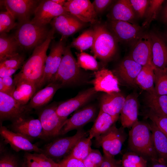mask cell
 Returning a JSON list of instances; mask_svg holds the SVG:
<instances>
[{
  "label": "cell",
  "instance_id": "obj_18",
  "mask_svg": "<svg viewBox=\"0 0 167 167\" xmlns=\"http://www.w3.org/2000/svg\"><path fill=\"white\" fill-rule=\"evenodd\" d=\"M0 134L4 142L9 144L16 152L23 151L42 153L43 150L36 144L32 143L28 138L19 133H15L1 125Z\"/></svg>",
  "mask_w": 167,
  "mask_h": 167
},
{
  "label": "cell",
  "instance_id": "obj_39",
  "mask_svg": "<svg viewBox=\"0 0 167 167\" xmlns=\"http://www.w3.org/2000/svg\"><path fill=\"white\" fill-rule=\"evenodd\" d=\"M165 1L163 0H149L144 17V21L142 24L143 27H148L157 18Z\"/></svg>",
  "mask_w": 167,
  "mask_h": 167
},
{
  "label": "cell",
  "instance_id": "obj_3",
  "mask_svg": "<svg viewBox=\"0 0 167 167\" xmlns=\"http://www.w3.org/2000/svg\"><path fill=\"white\" fill-rule=\"evenodd\" d=\"M49 30L30 21L18 24L14 36L20 48L29 50L42 44L46 39Z\"/></svg>",
  "mask_w": 167,
  "mask_h": 167
},
{
  "label": "cell",
  "instance_id": "obj_9",
  "mask_svg": "<svg viewBox=\"0 0 167 167\" xmlns=\"http://www.w3.org/2000/svg\"><path fill=\"white\" fill-rule=\"evenodd\" d=\"M107 27L118 41L131 46L144 33L139 26L126 21L109 19Z\"/></svg>",
  "mask_w": 167,
  "mask_h": 167
},
{
  "label": "cell",
  "instance_id": "obj_31",
  "mask_svg": "<svg viewBox=\"0 0 167 167\" xmlns=\"http://www.w3.org/2000/svg\"><path fill=\"white\" fill-rule=\"evenodd\" d=\"M150 126L154 147L158 157L167 163V136L152 122Z\"/></svg>",
  "mask_w": 167,
  "mask_h": 167
},
{
  "label": "cell",
  "instance_id": "obj_51",
  "mask_svg": "<svg viewBox=\"0 0 167 167\" xmlns=\"http://www.w3.org/2000/svg\"><path fill=\"white\" fill-rule=\"evenodd\" d=\"M17 70V69H11L0 66V77L2 78L12 76Z\"/></svg>",
  "mask_w": 167,
  "mask_h": 167
},
{
  "label": "cell",
  "instance_id": "obj_33",
  "mask_svg": "<svg viewBox=\"0 0 167 167\" xmlns=\"http://www.w3.org/2000/svg\"><path fill=\"white\" fill-rule=\"evenodd\" d=\"M145 101L150 110L159 114L167 116V95L157 94L155 91L147 92Z\"/></svg>",
  "mask_w": 167,
  "mask_h": 167
},
{
  "label": "cell",
  "instance_id": "obj_24",
  "mask_svg": "<svg viewBox=\"0 0 167 167\" xmlns=\"http://www.w3.org/2000/svg\"><path fill=\"white\" fill-rule=\"evenodd\" d=\"M125 100L124 96L120 92L105 93L100 98V110L109 114L117 121Z\"/></svg>",
  "mask_w": 167,
  "mask_h": 167
},
{
  "label": "cell",
  "instance_id": "obj_6",
  "mask_svg": "<svg viewBox=\"0 0 167 167\" xmlns=\"http://www.w3.org/2000/svg\"><path fill=\"white\" fill-rule=\"evenodd\" d=\"M86 135L85 131L79 129L72 136L58 139L47 144L42 149V153L58 163L69 155L77 142Z\"/></svg>",
  "mask_w": 167,
  "mask_h": 167
},
{
  "label": "cell",
  "instance_id": "obj_26",
  "mask_svg": "<svg viewBox=\"0 0 167 167\" xmlns=\"http://www.w3.org/2000/svg\"><path fill=\"white\" fill-rule=\"evenodd\" d=\"M14 79L15 86L11 96L20 104H28L37 90L36 86L24 79L14 77Z\"/></svg>",
  "mask_w": 167,
  "mask_h": 167
},
{
  "label": "cell",
  "instance_id": "obj_40",
  "mask_svg": "<svg viewBox=\"0 0 167 167\" xmlns=\"http://www.w3.org/2000/svg\"><path fill=\"white\" fill-rule=\"evenodd\" d=\"M78 64L80 68L85 70L97 71L98 63L94 57L84 52H75Z\"/></svg>",
  "mask_w": 167,
  "mask_h": 167
},
{
  "label": "cell",
  "instance_id": "obj_22",
  "mask_svg": "<svg viewBox=\"0 0 167 167\" xmlns=\"http://www.w3.org/2000/svg\"><path fill=\"white\" fill-rule=\"evenodd\" d=\"M142 67L128 56L118 64L114 71V74L124 83L134 86L137 85L136 79Z\"/></svg>",
  "mask_w": 167,
  "mask_h": 167
},
{
  "label": "cell",
  "instance_id": "obj_45",
  "mask_svg": "<svg viewBox=\"0 0 167 167\" xmlns=\"http://www.w3.org/2000/svg\"><path fill=\"white\" fill-rule=\"evenodd\" d=\"M129 1L136 17L141 19L144 18L149 0H130Z\"/></svg>",
  "mask_w": 167,
  "mask_h": 167
},
{
  "label": "cell",
  "instance_id": "obj_27",
  "mask_svg": "<svg viewBox=\"0 0 167 167\" xmlns=\"http://www.w3.org/2000/svg\"><path fill=\"white\" fill-rule=\"evenodd\" d=\"M107 16L110 20H121L135 24L136 17L129 0H120L114 5Z\"/></svg>",
  "mask_w": 167,
  "mask_h": 167
},
{
  "label": "cell",
  "instance_id": "obj_38",
  "mask_svg": "<svg viewBox=\"0 0 167 167\" xmlns=\"http://www.w3.org/2000/svg\"><path fill=\"white\" fill-rule=\"evenodd\" d=\"M154 89L160 95H167V67L159 69L155 67Z\"/></svg>",
  "mask_w": 167,
  "mask_h": 167
},
{
  "label": "cell",
  "instance_id": "obj_16",
  "mask_svg": "<svg viewBox=\"0 0 167 167\" xmlns=\"http://www.w3.org/2000/svg\"><path fill=\"white\" fill-rule=\"evenodd\" d=\"M63 7L66 11L82 22L95 23L97 14L89 0H67Z\"/></svg>",
  "mask_w": 167,
  "mask_h": 167
},
{
  "label": "cell",
  "instance_id": "obj_29",
  "mask_svg": "<svg viewBox=\"0 0 167 167\" xmlns=\"http://www.w3.org/2000/svg\"><path fill=\"white\" fill-rule=\"evenodd\" d=\"M117 121L108 113L100 110L94 123L89 131L91 139L96 138L107 131Z\"/></svg>",
  "mask_w": 167,
  "mask_h": 167
},
{
  "label": "cell",
  "instance_id": "obj_1",
  "mask_svg": "<svg viewBox=\"0 0 167 167\" xmlns=\"http://www.w3.org/2000/svg\"><path fill=\"white\" fill-rule=\"evenodd\" d=\"M55 31L52 28L49 30L45 40L34 49L29 58L25 61L20 71L14 77L23 78L34 84L37 90L43 77L46 53L51 42L54 38Z\"/></svg>",
  "mask_w": 167,
  "mask_h": 167
},
{
  "label": "cell",
  "instance_id": "obj_23",
  "mask_svg": "<svg viewBox=\"0 0 167 167\" xmlns=\"http://www.w3.org/2000/svg\"><path fill=\"white\" fill-rule=\"evenodd\" d=\"M152 44V62L159 69L167 67V44L164 38L155 32H149Z\"/></svg>",
  "mask_w": 167,
  "mask_h": 167
},
{
  "label": "cell",
  "instance_id": "obj_34",
  "mask_svg": "<svg viewBox=\"0 0 167 167\" xmlns=\"http://www.w3.org/2000/svg\"><path fill=\"white\" fill-rule=\"evenodd\" d=\"M20 48L14 36L6 33L0 35V61L18 53Z\"/></svg>",
  "mask_w": 167,
  "mask_h": 167
},
{
  "label": "cell",
  "instance_id": "obj_35",
  "mask_svg": "<svg viewBox=\"0 0 167 167\" xmlns=\"http://www.w3.org/2000/svg\"><path fill=\"white\" fill-rule=\"evenodd\" d=\"M95 32L93 28L84 32L71 42L70 47L74 48L80 52L92 48L94 42Z\"/></svg>",
  "mask_w": 167,
  "mask_h": 167
},
{
  "label": "cell",
  "instance_id": "obj_5",
  "mask_svg": "<svg viewBox=\"0 0 167 167\" xmlns=\"http://www.w3.org/2000/svg\"><path fill=\"white\" fill-rule=\"evenodd\" d=\"M93 29L95 37L91 49L94 57L102 61H107L114 55L118 41L107 26L97 25Z\"/></svg>",
  "mask_w": 167,
  "mask_h": 167
},
{
  "label": "cell",
  "instance_id": "obj_42",
  "mask_svg": "<svg viewBox=\"0 0 167 167\" xmlns=\"http://www.w3.org/2000/svg\"><path fill=\"white\" fill-rule=\"evenodd\" d=\"M146 116L167 136V116L159 114L150 109L147 112Z\"/></svg>",
  "mask_w": 167,
  "mask_h": 167
},
{
  "label": "cell",
  "instance_id": "obj_44",
  "mask_svg": "<svg viewBox=\"0 0 167 167\" xmlns=\"http://www.w3.org/2000/svg\"><path fill=\"white\" fill-rule=\"evenodd\" d=\"M103 159V156L99 150L92 149L83 161L85 167H100Z\"/></svg>",
  "mask_w": 167,
  "mask_h": 167
},
{
  "label": "cell",
  "instance_id": "obj_30",
  "mask_svg": "<svg viewBox=\"0 0 167 167\" xmlns=\"http://www.w3.org/2000/svg\"><path fill=\"white\" fill-rule=\"evenodd\" d=\"M20 167H60L58 163L42 153L26 152L24 154Z\"/></svg>",
  "mask_w": 167,
  "mask_h": 167
},
{
  "label": "cell",
  "instance_id": "obj_21",
  "mask_svg": "<svg viewBox=\"0 0 167 167\" xmlns=\"http://www.w3.org/2000/svg\"><path fill=\"white\" fill-rule=\"evenodd\" d=\"M92 83L96 92L110 93L120 92L118 79L111 71L104 68L94 72Z\"/></svg>",
  "mask_w": 167,
  "mask_h": 167
},
{
  "label": "cell",
  "instance_id": "obj_49",
  "mask_svg": "<svg viewBox=\"0 0 167 167\" xmlns=\"http://www.w3.org/2000/svg\"><path fill=\"white\" fill-rule=\"evenodd\" d=\"M100 167H122L121 162L113 157L103 155V159Z\"/></svg>",
  "mask_w": 167,
  "mask_h": 167
},
{
  "label": "cell",
  "instance_id": "obj_12",
  "mask_svg": "<svg viewBox=\"0 0 167 167\" xmlns=\"http://www.w3.org/2000/svg\"><path fill=\"white\" fill-rule=\"evenodd\" d=\"M1 2L9 12L21 24L30 21V17L40 1L34 0H4Z\"/></svg>",
  "mask_w": 167,
  "mask_h": 167
},
{
  "label": "cell",
  "instance_id": "obj_37",
  "mask_svg": "<svg viewBox=\"0 0 167 167\" xmlns=\"http://www.w3.org/2000/svg\"><path fill=\"white\" fill-rule=\"evenodd\" d=\"M121 163L122 167H148L146 158L131 151L123 155Z\"/></svg>",
  "mask_w": 167,
  "mask_h": 167
},
{
  "label": "cell",
  "instance_id": "obj_10",
  "mask_svg": "<svg viewBox=\"0 0 167 167\" xmlns=\"http://www.w3.org/2000/svg\"><path fill=\"white\" fill-rule=\"evenodd\" d=\"M32 109L28 104H21L11 95L0 92L1 122L6 120L12 121L21 117L27 116Z\"/></svg>",
  "mask_w": 167,
  "mask_h": 167
},
{
  "label": "cell",
  "instance_id": "obj_2",
  "mask_svg": "<svg viewBox=\"0 0 167 167\" xmlns=\"http://www.w3.org/2000/svg\"><path fill=\"white\" fill-rule=\"evenodd\" d=\"M128 146L131 151L151 161L158 158L154 147L150 124L138 121L128 133Z\"/></svg>",
  "mask_w": 167,
  "mask_h": 167
},
{
  "label": "cell",
  "instance_id": "obj_4",
  "mask_svg": "<svg viewBox=\"0 0 167 167\" xmlns=\"http://www.w3.org/2000/svg\"><path fill=\"white\" fill-rule=\"evenodd\" d=\"M81 75L80 67L72 54L70 47L67 46L65 47L58 70L49 83L57 84L61 87L71 85L78 81Z\"/></svg>",
  "mask_w": 167,
  "mask_h": 167
},
{
  "label": "cell",
  "instance_id": "obj_14",
  "mask_svg": "<svg viewBox=\"0 0 167 167\" xmlns=\"http://www.w3.org/2000/svg\"><path fill=\"white\" fill-rule=\"evenodd\" d=\"M53 43L45 61L43 78L39 88L48 84L56 73L61 61L66 47L63 41Z\"/></svg>",
  "mask_w": 167,
  "mask_h": 167
},
{
  "label": "cell",
  "instance_id": "obj_52",
  "mask_svg": "<svg viewBox=\"0 0 167 167\" xmlns=\"http://www.w3.org/2000/svg\"><path fill=\"white\" fill-rule=\"evenodd\" d=\"M151 161L150 167H167V163L159 158L152 160Z\"/></svg>",
  "mask_w": 167,
  "mask_h": 167
},
{
  "label": "cell",
  "instance_id": "obj_8",
  "mask_svg": "<svg viewBox=\"0 0 167 167\" xmlns=\"http://www.w3.org/2000/svg\"><path fill=\"white\" fill-rule=\"evenodd\" d=\"M58 105L53 103L40 109L38 119L42 126L43 139H48L60 135L65 121L61 119L57 113Z\"/></svg>",
  "mask_w": 167,
  "mask_h": 167
},
{
  "label": "cell",
  "instance_id": "obj_48",
  "mask_svg": "<svg viewBox=\"0 0 167 167\" xmlns=\"http://www.w3.org/2000/svg\"><path fill=\"white\" fill-rule=\"evenodd\" d=\"M113 1L110 0H95L92 3L97 15L103 12Z\"/></svg>",
  "mask_w": 167,
  "mask_h": 167
},
{
  "label": "cell",
  "instance_id": "obj_20",
  "mask_svg": "<svg viewBox=\"0 0 167 167\" xmlns=\"http://www.w3.org/2000/svg\"><path fill=\"white\" fill-rule=\"evenodd\" d=\"M129 56L142 66L152 62L151 41L149 33H144L131 46Z\"/></svg>",
  "mask_w": 167,
  "mask_h": 167
},
{
  "label": "cell",
  "instance_id": "obj_53",
  "mask_svg": "<svg viewBox=\"0 0 167 167\" xmlns=\"http://www.w3.org/2000/svg\"><path fill=\"white\" fill-rule=\"evenodd\" d=\"M161 19L164 23L167 24V2L162 10Z\"/></svg>",
  "mask_w": 167,
  "mask_h": 167
},
{
  "label": "cell",
  "instance_id": "obj_41",
  "mask_svg": "<svg viewBox=\"0 0 167 167\" xmlns=\"http://www.w3.org/2000/svg\"><path fill=\"white\" fill-rule=\"evenodd\" d=\"M15 19L8 11H2L0 13V33H6L14 28L18 24Z\"/></svg>",
  "mask_w": 167,
  "mask_h": 167
},
{
  "label": "cell",
  "instance_id": "obj_19",
  "mask_svg": "<svg viewBox=\"0 0 167 167\" xmlns=\"http://www.w3.org/2000/svg\"><path fill=\"white\" fill-rule=\"evenodd\" d=\"M50 24L52 28L62 35L61 40H63L82 29L85 23L67 12L54 18Z\"/></svg>",
  "mask_w": 167,
  "mask_h": 167
},
{
  "label": "cell",
  "instance_id": "obj_47",
  "mask_svg": "<svg viewBox=\"0 0 167 167\" xmlns=\"http://www.w3.org/2000/svg\"><path fill=\"white\" fill-rule=\"evenodd\" d=\"M60 167H85L81 160L67 156L58 163Z\"/></svg>",
  "mask_w": 167,
  "mask_h": 167
},
{
  "label": "cell",
  "instance_id": "obj_11",
  "mask_svg": "<svg viewBox=\"0 0 167 167\" xmlns=\"http://www.w3.org/2000/svg\"><path fill=\"white\" fill-rule=\"evenodd\" d=\"M67 12L64 7L52 0L40 1L36 8L32 23L41 26H46L55 17Z\"/></svg>",
  "mask_w": 167,
  "mask_h": 167
},
{
  "label": "cell",
  "instance_id": "obj_32",
  "mask_svg": "<svg viewBox=\"0 0 167 167\" xmlns=\"http://www.w3.org/2000/svg\"><path fill=\"white\" fill-rule=\"evenodd\" d=\"M155 67L152 62L142 66L136 79V85L147 92L155 91Z\"/></svg>",
  "mask_w": 167,
  "mask_h": 167
},
{
  "label": "cell",
  "instance_id": "obj_43",
  "mask_svg": "<svg viewBox=\"0 0 167 167\" xmlns=\"http://www.w3.org/2000/svg\"><path fill=\"white\" fill-rule=\"evenodd\" d=\"M24 59V56L18 53L0 61V66L18 70L21 68L25 62Z\"/></svg>",
  "mask_w": 167,
  "mask_h": 167
},
{
  "label": "cell",
  "instance_id": "obj_46",
  "mask_svg": "<svg viewBox=\"0 0 167 167\" xmlns=\"http://www.w3.org/2000/svg\"><path fill=\"white\" fill-rule=\"evenodd\" d=\"M0 167H19L18 160L14 155L5 153L0 157Z\"/></svg>",
  "mask_w": 167,
  "mask_h": 167
},
{
  "label": "cell",
  "instance_id": "obj_50",
  "mask_svg": "<svg viewBox=\"0 0 167 167\" xmlns=\"http://www.w3.org/2000/svg\"><path fill=\"white\" fill-rule=\"evenodd\" d=\"M2 79L3 84L6 87L11 91L12 95L15 86V82L12 76L5 77Z\"/></svg>",
  "mask_w": 167,
  "mask_h": 167
},
{
  "label": "cell",
  "instance_id": "obj_28",
  "mask_svg": "<svg viewBox=\"0 0 167 167\" xmlns=\"http://www.w3.org/2000/svg\"><path fill=\"white\" fill-rule=\"evenodd\" d=\"M61 88L57 84L49 83L45 88L34 94L28 103V105L32 109H38L45 106L52 99L57 90Z\"/></svg>",
  "mask_w": 167,
  "mask_h": 167
},
{
  "label": "cell",
  "instance_id": "obj_55",
  "mask_svg": "<svg viewBox=\"0 0 167 167\" xmlns=\"http://www.w3.org/2000/svg\"><path fill=\"white\" fill-rule=\"evenodd\" d=\"M164 38L167 44V31L165 33Z\"/></svg>",
  "mask_w": 167,
  "mask_h": 167
},
{
  "label": "cell",
  "instance_id": "obj_25",
  "mask_svg": "<svg viewBox=\"0 0 167 167\" xmlns=\"http://www.w3.org/2000/svg\"><path fill=\"white\" fill-rule=\"evenodd\" d=\"M138 104L136 95H128L120 113V119L123 128H131L138 121Z\"/></svg>",
  "mask_w": 167,
  "mask_h": 167
},
{
  "label": "cell",
  "instance_id": "obj_17",
  "mask_svg": "<svg viewBox=\"0 0 167 167\" xmlns=\"http://www.w3.org/2000/svg\"><path fill=\"white\" fill-rule=\"evenodd\" d=\"M11 131L20 134L30 140L36 138L43 139V130L38 119L25 116L12 121L10 126Z\"/></svg>",
  "mask_w": 167,
  "mask_h": 167
},
{
  "label": "cell",
  "instance_id": "obj_13",
  "mask_svg": "<svg viewBox=\"0 0 167 167\" xmlns=\"http://www.w3.org/2000/svg\"><path fill=\"white\" fill-rule=\"evenodd\" d=\"M96 92L93 87L90 88L58 104L56 110L57 114L61 119L66 121L70 114L84 106Z\"/></svg>",
  "mask_w": 167,
  "mask_h": 167
},
{
  "label": "cell",
  "instance_id": "obj_15",
  "mask_svg": "<svg viewBox=\"0 0 167 167\" xmlns=\"http://www.w3.org/2000/svg\"><path fill=\"white\" fill-rule=\"evenodd\" d=\"M97 113L95 106L88 105L75 111L65 122L60 135H64L74 130H79L87 123L94 120Z\"/></svg>",
  "mask_w": 167,
  "mask_h": 167
},
{
  "label": "cell",
  "instance_id": "obj_36",
  "mask_svg": "<svg viewBox=\"0 0 167 167\" xmlns=\"http://www.w3.org/2000/svg\"><path fill=\"white\" fill-rule=\"evenodd\" d=\"M91 145V139L89 137H83L77 142L67 156L83 161L92 151Z\"/></svg>",
  "mask_w": 167,
  "mask_h": 167
},
{
  "label": "cell",
  "instance_id": "obj_54",
  "mask_svg": "<svg viewBox=\"0 0 167 167\" xmlns=\"http://www.w3.org/2000/svg\"><path fill=\"white\" fill-rule=\"evenodd\" d=\"M55 3L63 6L66 0H52Z\"/></svg>",
  "mask_w": 167,
  "mask_h": 167
},
{
  "label": "cell",
  "instance_id": "obj_7",
  "mask_svg": "<svg viewBox=\"0 0 167 167\" xmlns=\"http://www.w3.org/2000/svg\"><path fill=\"white\" fill-rule=\"evenodd\" d=\"M124 128H118L113 124L107 131L95 138L98 147H102L104 155L113 157L121 152L126 138Z\"/></svg>",
  "mask_w": 167,
  "mask_h": 167
}]
</instances>
